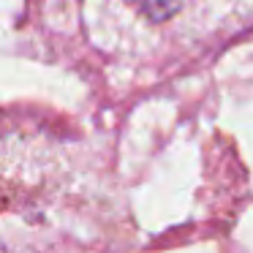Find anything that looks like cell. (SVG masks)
I'll return each mask as SVG.
<instances>
[{
    "mask_svg": "<svg viewBox=\"0 0 253 253\" xmlns=\"http://www.w3.org/2000/svg\"><path fill=\"white\" fill-rule=\"evenodd\" d=\"M126 3L133 6L139 14H144L147 19H153V22H164L182 8V0H126Z\"/></svg>",
    "mask_w": 253,
    "mask_h": 253,
    "instance_id": "cell-1",
    "label": "cell"
}]
</instances>
